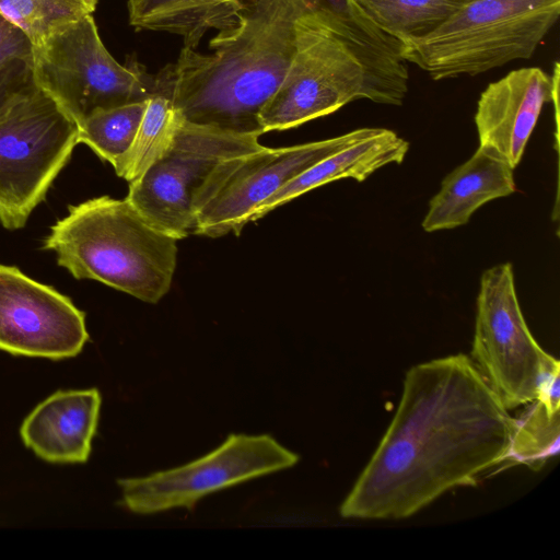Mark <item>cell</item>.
<instances>
[{"instance_id": "obj_9", "label": "cell", "mask_w": 560, "mask_h": 560, "mask_svg": "<svg viewBox=\"0 0 560 560\" xmlns=\"http://www.w3.org/2000/svg\"><path fill=\"white\" fill-rule=\"evenodd\" d=\"M471 357L508 410L537 399L545 376L560 368L528 329L510 262L481 276Z\"/></svg>"}, {"instance_id": "obj_19", "label": "cell", "mask_w": 560, "mask_h": 560, "mask_svg": "<svg viewBox=\"0 0 560 560\" xmlns=\"http://www.w3.org/2000/svg\"><path fill=\"white\" fill-rule=\"evenodd\" d=\"M383 32L400 43L431 34L468 0H353Z\"/></svg>"}, {"instance_id": "obj_4", "label": "cell", "mask_w": 560, "mask_h": 560, "mask_svg": "<svg viewBox=\"0 0 560 560\" xmlns=\"http://www.w3.org/2000/svg\"><path fill=\"white\" fill-rule=\"evenodd\" d=\"M560 13V0H468L431 34L401 43V56L433 80L476 75L528 59Z\"/></svg>"}, {"instance_id": "obj_12", "label": "cell", "mask_w": 560, "mask_h": 560, "mask_svg": "<svg viewBox=\"0 0 560 560\" xmlns=\"http://www.w3.org/2000/svg\"><path fill=\"white\" fill-rule=\"evenodd\" d=\"M380 128L348 133L292 147L270 149L247 156L232 172L214 197L199 211L194 234L220 237L238 235L252 212L289 180L323 159L357 143Z\"/></svg>"}, {"instance_id": "obj_10", "label": "cell", "mask_w": 560, "mask_h": 560, "mask_svg": "<svg viewBox=\"0 0 560 560\" xmlns=\"http://www.w3.org/2000/svg\"><path fill=\"white\" fill-rule=\"evenodd\" d=\"M268 434H230L215 450L185 465L144 477L118 480L121 504L136 514L192 510L203 497L290 468L299 462Z\"/></svg>"}, {"instance_id": "obj_11", "label": "cell", "mask_w": 560, "mask_h": 560, "mask_svg": "<svg viewBox=\"0 0 560 560\" xmlns=\"http://www.w3.org/2000/svg\"><path fill=\"white\" fill-rule=\"evenodd\" d=\"M89 332L85 314L55 288L0 264V350L62 360L79 354Z\"/></svg>"}, {"instance_id": "obj_5", "label": "cell", "mask_w": 560, "mask_h": 560, "mask_svg": "<svg viewBox=\"0 0 560 560\" xmlns=\"http://www.w3.org/2000/svg\"><path fill=\"white\" fill-rule=\"evenodd\" d=\"M258 139L182 118L167 151L129 183L126 198L159 230L178 241L187 237L199 211L232 172L264 149Z\"/></svg>"}, {"instance_id": "obj_24", "label": "cell", "mask_w": 560, "mask_h": 560, "mask_svg": "<svg viewBox=\"0 0 560 560\" xmlns=\"http://www.w3.org/2000/svg\"><path fill=\"white\" fill-rule=\"evenodd\" d=\"M32 58H11L0 63V119L21 100L36 91Z\"/></svg>"}, {"instance_id": "obj_14", "label": "cell", "mask_w": 560, "mask_h": 560, "mask_svg": "<svg viewBox=\"0 0 560 560\" xmlns=\"http://www.w3.org/2000/svg\"><path fill=\"white\" fill-rule=\"evenodd\" d=\"M102 397L96 388L60 390L25 418L20 434L26 447L49 463H85L96 432Z\"/></svg>"}, {"instance_id": "obj_6", "label": "cell", "mask_w": 560, "mask_h": 560, "mask_svg": "<svg viewBox=\"0 0 560 560\" xmlns=\"http://www.w3.org/2000/svg\"><path fill=\"white\" fill-rule=\"evenodd\" d=\"M32 61L36 85L77 125L96 110L147 101L155 91L154 75L113 58L92 14L33 46Z\"/></svg>"}, {"instance_id": "obj_18", "label": "cell", "mask_w": 560, "mask_h": 560, "mask_svg": "<svg viewBox=\"0 0 560 560\" xmlns=\"http://www.w3.org/2000/svg\"><path fill=\"white\" fill-rule=\"evenodd\" d=\"M241 11V0H128L131 25L180 35L184 47L191 49L210 30L238 26Z\"/></svg>"}, {"instance_id": "obj_20", "label": "cell", "mask_w": 560, "mask_h": 560, "mask_svg": "<svg viewBox=\"0 0 560 560\" xmlns=\"http://www.w3.org/2000/svg\"><path fill=\"white\" fill-rule=\"evenodd\" d=\"M180 120L167 96L151 95L130 148L114 166L116 174L129 183L139 179L167 151Z\"/></svg>"}, {"instance_id": "obj_21", "label": "cell", "mask_w": 560, "mask_h": 560, "mask_svg": "<svg viewBox=\"0 0 560 560\" xmlns=\"http://www.w3.org/2000/svg\"><path fill=\"white\" fill-rule=\"evenodd\" d=\"M147 104L148 100L94 112L77 125L78 143L114 167L130 148Z\"/></svg>"}, {"instance_id": "obj_13", "label": "cell", "mask_w": 560, "mask_h": 560, "mask_svg": "<svg viewBox=\"0 0 560 560\" xmlns=\"http://www.w3.org/2000/svg\"><path fill=\"white\" fill-rule=\"evenodd\" d=\"M537 67L511 71L481 93L475 124L479 148L516 168L544 105L558 100L559 75Z\"/></svg>"}, {"instance_id": "obj_25", "label": "cell", "mask_w": 560, "mask_h": 560, "mask_svg": "<svg viewBox=\"0 0 560 560\" xmlns=\"http://www.w3.org/2000/svg\"><path fill=\"white\" fill-rule=\"evenodd\" d=\"M33 44L15 24L0 14V63L11 58H32Z\"/></svg>"}, {"instance_id": "obj_22", "label": "cell", "mask_w": 560, "mask_h": 560, "mask_svg": "<svg viewBox=\"0 0 560 560\" xmlns=\"http://www.w3.org/2000/svg\"><path fill=\"white\" fill-rule=\"evenodd\" d=\"M560 410L549 409L535 399L514 419V429L506 460L539 470L559 453Z\"/></svg>"}, {"instance_id": "obj_17", "label": "cell", "mask_w": 560, "mask_h": 560, "mask_svg": "<svg viewBox=\"0 0 560 560\" xmlns=\"http://www.w3.org/2000/svg\"><path fill=\"white\" fill-rule=\"evenodd\" d=\"M408 149V141L392 130L380 128L376 133L323 159L289 180L256 207L248 223L327 183L342 178L363 182L387 164H400Z\"/></svg>"}, {"instance_id": "obj_15", "label": "cell", "mask_w": 560, "mask_h": 560, "mask_svg": "<svg viewBox=\"0 0 560 560\" xmlns=\"http://www.w3.org/2000/svg\"><path fill=\"white\" fill-rule=\"evenodd\" d=\"M313 3L362 66L366 98L380 104L401 105L408 91L401 43L380 30L353 0H313Z\"/></svg>"}, {"instance_id": "obj_16", "label": "cell", "mask_w": 560, "mask_h": 560, "mask_svg": "<svg viewBox=\"0 0 560 560\" xmlns=\"http://www.w3.org/2000/svg\"><path fill=\"white\" fill-rule=\"evenodd\" d=\"M513 172L508 163L478 147L443 179L430 200L422 229L435 232L466 224L478 208L516 190Z\"/></svg>"}, {"instance_id": "obj_3", "label": "cell", "mask_w": 560, "mask_h": 560, "mask_svg": "<svg viewBox=\"0 0 560 560\" xmlns=\"http://www.w3.org/2000/svg\"><path fill=\"white\" fill-rule=\"evenodd\" d=\"M177 241L125 199L101 196L69 206L44 241L75 279H92L147 303L171 289Z\"/></svg>"}, {"instance_id": "obj_1", "label": "cell", "mask_w": 560, "mask_h": 560, "mask_svg": "<svg viewBox=\"0 0 560 560\" xmlns=\"http://www.w3.org/2000/svg\"><path fill=\"white\" fill-rule=\"evenodd\" d=\"M514 418L459 353L410 368L385 434L340 505L343 517H409L506 462Z\"/></svg>"}, {"instance_id": "obj_23", "label": "cell", "mask_w": 560, "mask_h": 560, "mask_svg": "<svg viewBox=\"0 0 560 560\" xmlns=\"http://www.w3.org/2000/svg\"><path fill=\"white\" fill-rule=\"evenodd\" d=\"M96 3L97 0H0V14L36 46L55 31L92 14Z\"/></svg>"}, {"instance_id": "obj_7", "label": "cell", "mask_w": 560, "mask_h": 560, "mask_svg": "<svg viewBox=\"0 0 560 560\" xmlns=\"http://www.w3.org/2000/svg\"><path fill=\"white\" fill-rule=\"evenodd\" d=\"M77 124L39 88L0 119V223L25 225L71 158Z\"/></svg>"}, {"instance_id": "obj_8", "label": "cell", "mask_w": 560, "mask_h": 560, "mask_svg": "<svg viewBox=\"0 0 560 560\" xmlns=\"http://www.w3.org/2000/svg\"><path fill=\"white\" fill-rule=\"evenodd\" d=\"M295 34L290 67L260 113L264 133L295 128L366 98L362 66L314 5L296 21Z\"/></svg>"}, {"instance_id": "obj_2", "label": "cell", "mask_w": 560, "mask_h": 560, "mask_svg": "<svg viewBox=\"0 0 560 560\" xmlns=\"http://www.w3.org/2000/svg\"><path fill=\"white\" fill-rule=\"evenodd\" d=\"M241 22L210 40L211 54L184 47L176 63L154 75L186 121L264 133L260 113L295 54V24L313 0H241Z\"/></svg>"}]
</instances>
